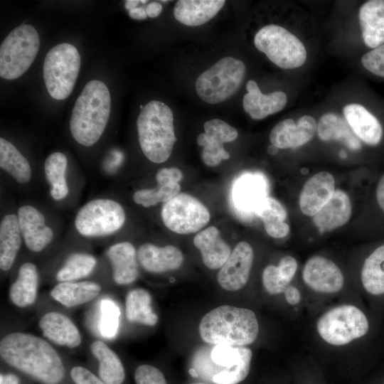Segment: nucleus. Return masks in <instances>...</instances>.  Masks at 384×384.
Listing matches in <instances>:
<instances>
[{
    "mask_svg": "<svg viewBox=\"0 0 384 384\" xmlns=\"http://www.w3.org/2000/svg\"><path fill=\"white\" fill-rule=\"evenodd\" d=\"M0 356L9 366L43 384H58L65 375L58 352L46 338L33 334H6L0 341Z\"/></svg>",
    "mask_w": 384,
    "mask_h": 384,
    "instance_id": "f257e3e1",
    "label": "nucleus"
},
{
    "mask_svg": "<svg viewBox=\"0 0 384 384\" xmlns=\"http://www.w3.org/2000/svg\"><path fill=\"white\" fill-rule=\"evenodd\" d=\"M198 331L202 340L208 344L240 347L256 340L259 323L255 312L249 309L223 305L204 315Z\"/></svg>",
    "mask_w": 384,
    "mask_h": 384,
    "instance_id": "f03ea898",
    "label": "nucleus"
},
{
    "mask_svg": "<svg viewBox=\"0 0 384 384\" xmlns=\"http://www.w3.org/2000/svg\"><path fill=\"white\" fill-rule=\"evenodd\" d=\"M111 97L106 85L100 80L89 81L75 101L70 129L75 140L85 146L95 144L107 126Z\"/></svg>",
    "mask_w": 384,
    "mask_h": 384,
    "instance_id": "7ed1b4c3",
    "label": "nucleus"
},
{
    "mask_svg": "<svg viewBox=\"0 0 384 384\" xmlns=\"http://www.w3.org/2000/svg\"><path fill=\"white\" fill-rule=\"evenodd\" d=\"M252 358L251 349L245 346H204L194 354L190 373L215 384H238L248 375Z\"/></svg>",
    "mask_w": 384,
    "mask_h": 384,
    "instance_id": "20e7f679",
    "label": "nucleus"
},
{
    "mask_svg": "<svg viewBox=\"0 0 384 384\" xmlns=\"http://www.w3.org/2000/svg\"><path fill=\"white\" fill-rule=\"evenodd\" d=\"M137 127L144 156L154 163L166 161L177 140L171 108L160 101H150L141 110Z\"/></svg>",
    "mask_w": 384,
    "mask_h": 384,
    "instance_id": "39448f33",
    "label": "nucleus"
},
{
    "mask_svg": "<svg viewBox=\"0 0 384 384\" xmlns=\"http://www.w3.org/2000/svg\"><path fill=\"white\" fill-rule=\"evenodd\" d=\"M316 329L325 343L341 346L365 336L369 331L370 322L359 307L343 304L322 314L316 321Z\"/></svg>",
    "mask_w": 384,
    "mask_h": 384,
    "instance_id": "423d86ee",
    "label": "nucleus"
},
{
    "mask_svg": "<svg viewBox=\"0 0 384 384\" xmlns=\"http://www.w3.org/2000/svg\"><path fill=\"white\" fill-rule=\"evenodd\" d=\"M80 64V54L70 43L58 44L47 53L43 67V80L48 94L53 99L62 100L70 95Z\"/></svg>",
    "mask_w": 384,
    "mask_h": 384,
    "instance_id": "0eeeda50",
    "label": "nucleus"
},
{
    "mask_svg": "<svg viewBox=\"0 0 384 384\" xmlns=\"http://www.w3.org/2000/svg\"><path fill=\"white\" fill-rule=\"evenodd\" d=\"M40 38L31 25L23 24L12 30L0 46V76L14 80L21 76L35 60Z\"/></svg>",
    "mask_w": 384,
    "mask_h": 384,
    "instance_id": "6e6552de",
    "label": "nucleus"
},
{
    "mask_svg": "<svg viewBox=\"0 0 384 384\" xmlns=\"http://www.w3.org/2000/svg\"><path fill=\"white\" fill-rule=\"evenodd\" d=\"M245 75V65L242 61L233 57L223 58L198 77L196 92L208 104L220 103L237 92Z\"/></svg>",
    "mask_w": 384,
    "mask_h": 384,
    "instance_id": "1a4fd4ad",
    "label": "nucleus"
},
{
    "mask_svg": "<svg viewBox=\"0 0 384 384\" xmlns=\"http://www.w3.org/2000/svg\"><path fill=\"white\" fill-rule=\"evenodd\" d=\"M254 44L268 59L282 69L301 67L306 60L303 43L285 28L270 24L255 34Z\"/></svg>",
    "mask_w": 384,
    "mask_h": 384,
    "instance_id": "9d476101",
    "label": "nucleus"
},
{
    "mask_svg": "<svg viewBox=\"0 0 384 384\" xmlns=\"http://www.w3.org/2000/svg\"><path fill=\"white\" fill-rule=\"evenodd\" d=\"M125 212L117 201L94 199L85 204L77 213L75 226L86 237H100L119 230L125 222Z\"/></svg>",
    "mask_w": 384,
    "mask_h": 384,
    "instance_id": "9b49d317",
    "label": "nucleus"
},
{
    "mask_svg": "<svg viewBox=\"0 0 384 384\" xmlns=\"http://www.w3.org/2000/svg\"><path fill=\"white\" fill-rule=\"evenodd\" d=\"M161 216L165 226L178 234L199 231L210 218V212L204 204L186 193H179L164 203Z\"/></svg>",
    "mask_w": 384,
    "mask_h": 384,
    "instance_id": "f8f14e48",
    "label": "nucleus"
},
{
    "mask_svg": "<svg viewBox=\"0 0 384 384\" xmlns=\"http://www.w3.org/2000/svg\"><path fill=\"white\" fill-rule=\"evenodd\" d=\"M268 184L260 173H245L233 182L230 200L235 212L240 217L256 215V212L267 197Z\"/></svg>",
    "mask_w": 384,
    "mask_h": 384,
    "instance_id": "ddd939ff",
    "label": "nucleus"
},
{
    "mask_svg": "<svg viewBox=\"0 0 384 384\" xmlns=\"http://www.w3.org/2000/svg\"><path fill=\"white\" fill-rule=\"evenodd\" d=\"M203 127L205 133L197 137V143L203 146L201 159L206 166H215L222 160L230 158L223 144L236 139L238 133L234 127L220 119L206 122Z\"/></svg>",
    "mask_w": 384,
    "mask_h": 384,
    "instance_id": "4468645a",
    "label": "nucleus"
},
{
    "mask_svg": "<svg viewBox=\"0 0 384 384\" xmlns=\"http://www.w3.org/2000/svg\"><path fill=\"white\" fill-rule=\"evenodd\" d=\"M302 279L311 290L326 294L338 293L344 284V277L339 267L320 255L311 257L305 262Z\"/></svg>",
    "mask_w": 384,
    "mask_h": 384,
    "instance_id": "2eb2a0df",
    "label": "nucleus"
},
{
    "mask_svg": "<svg viewBox=\"0 0 384 384\" xmlns=\"http://www.w3.org/2000/svg\"><path fill=\"white\" fill-rule=\"evenodd\" d=\"M254 257L252 246L245 241L238 243L217 274L219 285L227 291H237L247 282Z\"/></svg>",
    "mask_w": 384,
    "mask_h": 384,
    "instance_id": "dca6fc26",
    "label": "nucleus"
},
{
    "mask_svg": "<svg viewBox=\"0 0 384 384\" xmlns=\"http://www.w3.org/2000/svg\"><path fill=\"white\" fill-rule=\"evenodd\" d=\"M316 129V122L310 115H304L296 122L292 119H286L272 128L270 141L277 149L297 148L309 142Z\"/></svg>",
    "mask_w": 384,
    "mask_h": 384,
    "instance_id": "f3484780",
    "label": "nucleus"
},
{
    "mask_svg": "<svg viewBox=\"0 0 384 384\" xmlns=\"http://www.w3.org/2000/svg\"><path fill=\"white\" fill-rule=\"evenodd\" d=\"M38 326L43 336L50 343L68 348H75L82 343V335L76 324L67 315L55 311L45 313Z\"/></svg>",
    "mask_w": 384,
    "mask_h": 384,
    "instance_id": "a211bd4d",
    "label": "nucleus"
},
{
    "mask_svg": "<svg viewBox=\"0 0 384 384\" xmlns=\"http://www.w3.org/2000/svg\"><path fill=\"white\" fill-rule=\"evenodd\" d=\"M18 220L24 242L31 251L41 252L51 242L53 232L37 208L27 205L20 207Z\"/></svg>",
    "mask_w": 384,
    "mask_h": 384,
    "instance_id": "6ab92c4d",
    "label": "nucleus"
},
{
    "mask_svg": "<svg viewBox=\"0 0 384 384\" xmlns=\"http://www.w3.org/2000/svg\"><path fill=\"white\" fill-rule=\"evenodd\" d=\"M335 180L331 174L321 171L309 178L301 191L299 206L303 214L315 215L335 192Z\"/></svg>",
    "mask_w": 384,
    "mask_h": 384,
    "instance_id": "aec40b11",
    "label": "nucleus"
},
{
    "mask_svg": "<svg viewBox=\"0 0 384 384\" xmlns=\"http://www.w3.org/2000/svg\"><path fill=\"white\" fill-rule=\"evenodd\" d=\"M183 178L181 170L176 167L163 168L156 174L157 186L136 191L134 201L143 207H150L159 203H166L180 193L179 182Z\"/></svg>",
    "mask_w": 384,
    "mask_h": 384,
    "instance_id": "412c9836",
    "label": "nucleus"
},
{
    "mask_svg": "<svg viewBox=\"0 0 384 384\" xmlns=\"http://www.w3.org/2000/svg\"><path fill=\"white\" fill-rule=\"evenodd\" d=\"M138 262L146 272L160 274L181 267L183 262L181 251L174 245L159 247L150 243L139 246Z\"/></svg>",
    "mask_w": 384,
    "mask_h": 384,
    "instance_id": "4be33fe9",
    "label": "nucleus"
},
{
    "mask_svg": "<svg viewBox=\"0 0 384 384\" xmlns=\"http://www.w3.org/2000/svg\"><path fill=\"white\" fill-rule=\"evenodd\" d=\"M106 255L112 267L114 282L118 285H127L139 277L137 251L129 242H121L110 246Z\"/></svg>",
    "mask_w": 384,
    "mask_h": 384,
    "instance_id": "5701e85b",
    "label": "nucleus"
},
{
    "mask_svg": "<svg viewBox=\"0 0 384 384\" xmlns=\"http://www.w3.org/2000/svg\"><path fill=\"white\" fill-rule=\"evenodd\" d=\"M344 118L353 133L365 144L377 146L383 138V127L379 120L365 107L352 103L343 109Z\"/></svg>",
    "mask_w": 384,
    "mask_h": 384,
    "instance_id": "b1692460",
    "label": "nucleus"
},
{
    "mask_svg": "<svg viewBox=\"0 0 384 384\" xmlns=\"http://www.w3.org/2000/svg\"><path fill=\"white\" fill-rule=\"evenodd\" d=\"M246 90L247 92L243 97L242 106L254 119L260 120L281 111L287 102L286 94L281 91L262 94L253 80L247 82Z\"/></svg>",
    "mask_w": 384,
    "mask_h": 384,
    "instance_id": "393cba45",
    "label": "nucleus"
},
{
    "mask_svg": "<svg viewBox=\"0 0 384 384\" xmlns=\"http://www.w3.org/2000/svg\"><path fill=\"white\" fill-rule=\"evenodd\" d=\"M193 242L201 254L204 265L210 270L220 268L231 254L228 244L221 238L219 230L213 226L199 231Z\"/></svg>",
    "mask_w": 384,
    "mask_h": 384,
    "instance_id": "a878e982",
    "label": "nucleus"
},
{
    "mask_svg": "<svg viewBox=\"0 0 384 384\" xmlns=\"http://www.w3.org/2000/svg\"><path fill=\"white\" fill-rule=\"evenodd\" d=\"M352 213L348 196L336 190L330 200L313 216V223L321 233L331 231L346 224Z\"/></svg>",
    "mask_w": 384,
    "mask_h": 384,
    "instance_id": "bb28decb",
    "label": "nucleus"
},
{
    "mask_svg": "<svg viewBox=\"0 0 384 384\" xmlns=\"http://www.w3.org/2000/svg\"><path fill=\"white\" fill-rule=\"evenodd\" d=\"M359 23L365 45L375 48L384 44V1L370 0L359 9Z\"/></svg>",
    "mask_w": 384,
    "mask_h": 384,
    "instance_id": "cd10ccee",
    "label": "nucleus"
},
{
    "mask_svg": "<svg viewBox=\"0 0 384 384\" xmlns=\"http://www.w3.org/2000/svg\"><path fill=\"white\" fill-rule=\"evenodd\" d=\"M100 284L92 281L63 282L50 291L53 300L67 308L79 306L96 299L100 294Z\"/></svg>",
    "mask_w": 384,
    "mask_h": 384,
    "instance_id": "c85d7f7f",
    "label": "nucleus"
},
{
    "mask_svg": "<svg viewBox=\"0 0 384 384\" xmlns=\"http://www.w3.org/2000/svg\"><path fill=\"white\" fill-rule=\"evenodd\" d=\"M38 279L36 266L29 262L23 263L9 289L11 302L21 309L32 306L38 297Z\"/></svg>",
    "mask_w": 384,
    "mask_h": 384,
    "instance_id": "c756f323",
    "label": "nucleus"
},
{
    "mask_svg": "<svg viewBox=\"0 0 384 384\" xmlns=\"http://www.w3.org/2000/svg\"><path fill=\"white\" fill-rule=\"evenodd\" d=\"M224 0H179L174 8V16L180 23L198 26L213 18L224 6Z\"/></svg>",
    "mask_w": 384,
    "mask_h": 384,
    "instance_id": "7c9ffc66",
    "label": "nucleus"
},
{
    "mask_svg": "<svg viewBox=\"0 0 384 384\" xmlns=\"http://www.w3.org/2000/svg\"><path fill=\"white\" fill-rule=\"evenodd\" d=\"M316 132L322 141H341L353 151H358L362 147L361 140L346 119L337 114L328 112L322 115L318 122Z\"/></svg>",
    "mask_w": 384,
    "mask_h": 384,
    "instance_id": "2f4dec72",
    "label": "nucleus"
},
{
    "mask_svg": "<svg viewBox=\"0 0 384 384\" xmlns=\"http://www.w3.org/2000/svg\"><path fill=\"white\" fill-rule=\"evenodd\" d=\"M90 351L98 362V375L107 384H122L125 370L118 355L103 341L95 340Z\"/></svg>",
    "mask_w": 384,
    "mask_h": 384,
    "instance_id": "473e14b6",
    "label": "nucleus"
},
{
    "mask_svg": "<svg viewBox=\"0 0 384 384\" xmlns=\"http://www.w3.org/2000/svg\"><path fill=\"white\" fill-rule=\"evenodd\" d=\"M18 216L6 215L0 224V268L8 271L13 266L21 245Z\"/></svg>",
    "mask_w": 384,
    "mask_h": 384,
    "instance_id": "72a5a7b5",
    "label": "nucleus"
},
{
    "mask_svg": "<svg viewBox=\"0 0 384 384\" xmlns=\"http://www.w3.org/2000/svg\"><path fill=\"white\" fill-rule=\"evenodd\" d=\"M125 316L129 322L153 326L158 322V316L151 306V297L142 288L129 290L125 297Z\"/></svg>",
    "mask_w": 384,
    "mask_h": 384,
    "instance_id": "f704fd0d",
    "label": "nucleus"
},
{
    "mask_svg": "<svg viewBox=\"0 0 384 384\" xmlns=\"http://www.w3.org/2000/svg\"><path fill=\"white\" fill-rule=\"evenodd\" d=\"M361 281L370 295H384V244L376 247L365 259L361 270Z\"/></svg>",
    "mask_w": 384,
    "mask_h": 384,
    "instance_id": "c9c22d12",
    "label": "nucleus"
},
{
    "mask_svg": "<svg viewBox=\"0 0 384 384\" xmlns=\"http://www.w3.org/2000/svg\"><path fill=\"white\" fill-rule=\"evenodd\" d=\"M256 216L263 222L267 233L274 238H282L289 232L285 222L287 213L283 205L277 199L267 196L256 212Z\"/></svg>",
    "mask_w": 384,
    "mask_h": 384,
    "instance_id": "e433bc0d",
    "label": "nucleus"
},
{
    "mask_svg": "<svg viewBox=\"0 0 384 384\" xmlns=\"http://www.w3.org/2000/svg\"><path fill=\"white\" fill-rule=\"evenodd\" d=\"M0 166L17 182L28 183L31 178V168L28 160L9 142L0 139Z\"/></svg>",
    "mask_w": 384,
    "mask_h": 384,
    "instance_id": "4c0bfd02",
    "label": "nucleus"
},
{
    "mask_svg": "<svg viewBox=\"0 0 384 384\" xmlns=\"http://www.w3.org/2000/svg\"><path fill=\"white\" fill-rule=\"evenodd\" d=\"M67 165L65 155L58 151L50 154L44 163L45 175L51 186L50 193L57 201L65 198L69 192L65 178Z\"/></svg>",
    "mask_w": 384,
    "mask_h": 384,
    "instance_id": "58836bf2",
    "label": "nucleus"
},
{
    "mask_svg": "<svg viewBox=\"0 0 384 384\" xmlns=\"http://www.w3.org/2000/svg\"><path fill=\"white\" fill-rule=\"evenodd\" d=\"M97 260L86 253H74L70 255L64 265L57 272L58 282H75L89 276L94 270Z\"/></svg>",
    "mask_w": 384,
    "mask_h": 384,
    "instance_id": "ea45409f",
    "label": "nucleus"
},
{
    "mask_svg": "<svg viewBox=\"0 0 384 384\" xmlns=\"http://www.w3.org/2000/svg\"><path fill=\"white\" fill-rule=\"evenodd\" d=\"M99 332L105 338H114L118 332L120 310L117 303L110 298L100 303Z\"/></svg>",
    "mask_w": 384,
    "mask_h": 384,
    "instance_id": "a19ab883",
    "label": "nucleus"
},
{
    "mask_svg": "<svg viewBox=\"0 0 384 384\" xmlns=\"http://www.w3.org/2000/svg\"><path fill=\"white\" fill-rule=\"evenodd\" d=\"M262 282L267 292L272 295L283 293L289 285L280 276L277 267L273 265H267L264 269Z\"/></svg>",
    "mask_w": 384,
    "mask_h": 384,
    "instance_id": "79ce46f5",
    "label": "nucleus"
},
{
    "mask_svg": "<svg viewBox=\"0 0 384 384\" xmlns=\"http://www.w3.org/2000/svg\"><path fill=\"white\" fill-rule=\"evenodd\" d=\"M361 63L372 74L384 78V44L365 53Z\"/></svg>",
    "mask_w": 384,
    "mask_h": 384,
    "instance_id": "37998d69",
    "label": "nucleus"
},
{
    "mask_svg": "<svg viewBox=\"0 0 384 384\" xmlns=\"http://www.w3.org/2000/svg\"><path fill=\"white\" fill-rule=\"evenodd\" d=\"M136 384H167L163 373L149 364L139 366L134 371Z\"/></svg>",
    "mask_w": 384,
    "mask_h": 384,
    "instance_id": "c03bdc74",
    "label": "nucleus"
},
{
    "mask_svg": "<svg viewBox=\"0 0 384 384\" xmlns=\"http://www.w3.org/2000/svg\"><path fill=\"white\" fill-rule=\"evenodd\" d=\"M70 378L75 384H107L90 370L80 366L70 370Z\"/></svg>",
    "mask_w": 384,
    "mask_h": 384,
    "instance_id": "a18cd8bd",
    "label": "nucleus"
},
{
    "mask_svg": "<svg viewBox=\"0 0 384 384\" xmlns=\"http://www.w3.org/2000/svg\"><path fill=\"white\" fill-rule=\"evenodd\" d=\"M277 267L282 278L289 284L297 272L298 264L294 257L287 255L280 260Z\"/></svg>",
    "mask_w": 384,
    "mask_h": 384,
    "instance_id": "49530a36",
    "label": "nucleus"
},
{
    "mask_svg": "<svg viewBox=\"0 0 384 384\" xmlns=\"http://www.w3.org/2000/svg\"><path fill=\"white\" fill-rule=\"evenodd\" d=\"M283 293L286 302L292 306H296L301 302V292L295 286L289 285Z\"/></svg>",
    "mask_w": 384,
    "mask_h": 384,
    "instance_id": "de8ad7c7",
    "label": "nucleus"
},
{
    "mask_svg": "<svg viewBox=\"0 0 384 384\" xmlns=\"http://www.w3.org/2000/svg\"><path fill=\"white\" fill-rule=\"evenodd\" d=\"M375 199L379 208L384 214V174L381 175L377 183Z\"/></svg>",
    "mask_w": 384,
    "mask_h": 384,
    "instance_id": "09e8293b",
    "label": "nucleus"
},
{
    "mask_svg": "<svg viewBox=\"0 0 384 384\" xmlns=\"http://www.w3.org/2000/svg\"><path fill=\"white\" fill-rule=\"evenodd\" d=\"M123 159V154L119 150L112 151L110 153V156L107 161V166L108 169H113L114 167H117Z\"/></svg>",
    "mask_w": 384,
    "mask_h": 384,
    "instance_id": "8fccbe9b",
    "label": "nucleus"
},
{
    "mask_svg": "<svg viewBox=\"0 0 384 384\" xmlns=\"http://www.w3.org/2000/svg\"><path fill=\"white\" fill-rule=\"evenodd\" d=\"M145 11L148 16L155 18L162 11V6L158 2H152L146 6Z\"/></svg>",
    "mask_w": 384,
    "mask_h": 384,
    "instance_id": "3c124183",
    "label": "nucleus"
},
{
    "mask_svg": "<svg viewBox=\"0 0 384 384\" xmlns=\"http://www.w3.org/2000/svg\"><path fill=\"white\" fill-rule=\"evenodd\" d=\"M129 16L136 20H143L147 16L146 11L142 7H136L129 11Z\"/></svg>",
    "mask_w": 384,
    "mask_h": 384,
    "instance_id": "603ef678",
    "label": "nucleus"
},
{
    "mask_svg": "<svg viewBox=\"0 0 384 384\" xmlns=\"http://www.w3.org/2000/svg\"><path fill=\"white\" fill-rule=\"evenodd\" d=\"M0 384H19V378L11 373L1 374Z\"/></svg>",
    "mask_w": 384,
    "mask_h": 384,
    "instance_id": "864d4df0",
    "label": "nucleus"
},
{
    "mask_svg": "<svg viewBox=\"0 0 384 384\" xmlns=\"http://www.w3.org/2000/svg\"><path fill=\"white\" fill-rule=\"evenodd\" d=\"M141 3V1L139 0H127L125 1V8L128 11L136 8V6Z\"/></svg>",
    "mask_w": 384,
    "mask_h": 384,
    "instance_id": "5fc2aeb1",
    "label": "nucleus"
},
{
    "mask_svg": "<svg viewBox=\"0 0 384 384\" xmlns=\"http://www.w3.org/2000/svg\"><path fill=\"white\" fill-rule=\"evenodd\" d=\"M268 153L271 155H274L278 152V149L273 145L268 147Z\"/></svg>",
    "mask_w": 384,
    "mask_h": 384,
    "instance_id": "6e6d98bb",
    "label": "nucleus"
},
{
    "mask_svg": "<svg viewBox=\"0 0 384 384\" xmlns=\"http://www.w3.org/2000/svg\"><path fill=\"white\" fill-rule=\"evenodd\" d=\"M190 384H208V383H203V382H196V383H190Z\"/></svg>",
    "mask_w": 384,
    "mask_h": 384,
    "instance_id": "4d7b16f0",
    "label": "nucleus"
}]
</instances>
